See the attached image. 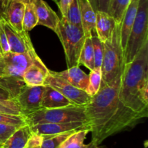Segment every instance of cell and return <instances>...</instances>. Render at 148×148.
I'll list each match as a JSON object with an SVG mask.
<instances>
[{"label": "cell", "mask_w": 148, "mask_h": 148, "mask_svg": "<svg viewBox=\"0 0 148 148\" xmlns=\"http://www.w3.org/2000/svg\"><path fill=\"white\" fill-rule=\"evenodd\" d=\"M121 75L115 81L101 86L85 105L87 124L92 142L100 145L106 139L135 126L142 115L130 110L119 99Z\"/></svg>", "instance_id": "6da1fadb"}, {"label": "cell", "mask_w": 148, "mask_h": 148, "mask_svg": "<svg viewBox=\"0 0 148 148\" xmlns=\"http://www.w3.org/2000/svg\"><path fill=\"white\" fill-rule=\"evenodd\" d=\"M119 99L130 110L143 118L148 116V41L132 62L124 64Z\"/></svg>", "instance_id": "7a4b0ae2"}, {"label": "cell", "mask_w": 148, "mask_h": 148, "mask_svg": "<svg viewBox=\"0 0 148 148\" xmlns=\"http://www.w3.org/2000/svg\"><path fill=\"white\" fill-rule=\"evenodd\" d=\"M40 60L36 51L27 53L8 52L0 58V86L10 93L12 100L25 86L23 75L32 64Z\"/></svg>", "instance_id": "3957f363"}, {"label": "cell", "mask_w": 148, "mask_h": 148, "mask_svg": "<svg viewBox=\"0 0 148 148\" xmlns=\"http://www.w3.org/2000/svg\"><path fill=\"white\" fill-rule=\"evenodd\" d=\"M121 23H117L111 37L103 43V57L101 65V86L107 85L122 74L124 66V51L120 35Z\"/></svg>", "instance_id": "277c9868"}, {"label": "cell", "mask_w": 148, "mask_h": 148, "mask_svg": "<svg viewBox=\"0 0 148 148\" xmlns=\"http://www.w3.org/2000/svg\"><path fill=\"white\" fill-rule=\"evenodd\" d=\"M24 115L26 119V123L29 126H33L38 123L87 122L85 105H77L74 104L59 108H41Z\"/></svg>", "instance_id": "5b68a950"}, {"label": "cell", "mask_w": 148, "mask_h": 148, "mask_svg": "<svg viewBox=\"0 0 148 148\" xmlns=\"http://www.w3.org/2000/svg\"><path fill=\"white\" fill-rule=\"evenodd\" d=\"M55 33L64 47L67 68L79 65V55L86 39L82 28L70 24L62 17Z\"/></svg>", "instance_id": "8992f818"}, {"label": "cell", "mask_w": 148, "mask_h": 148, "mask_svg": "<svg viewBox=\"0 0 148 148\" xmlns=\"http://www.w3.org/2000/svg\"><path fill=\"white\" fill-rule=\"evenodd\" d=\"M147 41H148V0H139L135 20L124 51V64L133 60Z\"/></svg>", "instance_id": "52a82bcc"}, {"label": "cell", "mask_w": 148, "mask_h": 148, "mask_svg": "<svg viewBox=\"0 0 148 148\" xmlns=\"http://www.w3.org/2000/svg\"><path fill=\"white\" fill-rule=\"evenodd\" d=\"M43 86H49L55 89L67 98L72 104L77 105H85L91 99L85 91L73 86L66 80L56 75L51 71H49Z\"/></svg>", "instance_id": "ba28073f"}, {"label": "cell", "mask_w": 148, "mask_h": 148, "mask_svg": "<svg viewBox=\"0 0 148 148\" xmlns=\"http://www.w3.org/2000/svg\"><path fill=\"white\" fill-rule=\"evenodd\" d=\"M0 17L7 36L8 44L10 46V52L13 53L23 54L35 51L27 31H18L11 25L9 24L1 15Z\"/></svg>", "instance_id": "9c48e42d"}, {"label": "cell", "mask_w": 148, "mask_h": 148, "mask_svg": "<svg viewBox=\"0 0 148 148\" xmlns=\"http://www.w3.org/2000/svg\"><path fill=\"white\" fill-rule=\"evenodd\" d=\"M43 90L44 86H25L13 100H14L17 105L20 107L23 114H27L41 109V100Z\"/></svg>", "instance_id": "30bf717a"}, {"label": "cell", "mask_w": 148, "mask_h": 148, "mask_svg": "<svg viewBox=\"0 0 148 148\" xmlns=\"http://www.w3.org/2000/svg\"><path fill=\"white\" fill-rule=\"evenodd\" d=\"M25 6L23 3L12 0H0V15L18 31H23V19Z\"/></svg>", "instance_id": "8fae6325"}, {"label": "cell", "mask_w": 148, "mask_h": 148, "mask_svg": "<svg viewBox=\"0 0 148 148\" xmlns=\"http://www.w3.org/2000/svg\"><path fill=\"white\" fill-rule=\"evenodd\" d=\"M30 126L32 132L41 136L58 134L64 132L79 130V129H89L87 122L85 121L38 123Z\"/></svg>", "instance_id": "7c38bea8"}, {"label": "cell", "mask_w": 148, "mask_h": 148, "mask_svg": "<svg viewBox=\"0 0 148 148\" xmlns=\"http://www.w3.org/2000/svg\"><path fill=\"white\" fill-rule=\"evenodd\" d=\"M38 16V25L44 26L56 31L60 18L44 0H32Z\"/></svg>", "instance_id": "4fadbf2b"}, {"label": "cell", "mask_w": 148, "mask_h": 148, "mask_svg": "<svg viewBox=\"0 0 148 148\" xmlns=\"http://www.w3.org/2000/svg\"><path fill=\"white\" fill-rule=\"evenodd\" d=\"M49 72V70L40 59L32 64L26 69L23 75V81L25 85L28 86H43Z\"/></svg>", "instance_id": "5bb4252c"}, {"label": "cell", "mask_w": 148, "mask_h": 148, "mask_svg": "<svg viewBox=\"0 0 148 148\" xmlns=\"http://www.w3.org/2000/svg\"><path fill=\"white\" fill-rule=\"evenodd\" d=\"M95 20V33L101 42L106 41L112 34L117 23L108 13L97 12Z\"/></svg>", "instance_id": "9a60e30c"}, {"label": "cell", "mask_w": 148, "mask_h": 148, "mask_svg": "<svg viewBox=\"0 0 148 148\" xmlns=\"http://www.w3.org/2000/svg\"><path fill=\"white\" fill-rule=\"evenodd\" d=\"M55 74L66 80L73 86L85 91L88 85V74L80 69L79 65H76L61 72H55Z\"/></svg>", "instance_id": "2e32d148"}, {"label": "cell", "mask_w": 148, "mask_h": 148, "mask_svg": "<svg viewBox=\"0 0 148 148\" xmlns=\"http://www.w3.org/2000/svg\"><path fill=\"white\" fill-rule=\"evenodd\" d=\"M139 0H131L128 7L126 10L123 16L120 28V35H121V43L123 51H124L127 45L128 37L130 36V31L132 30L136 14L137 12Z\"/></svg>", "instance_id": "e0dca14e"}, {"label": "cell", "mask_w": 148, "mask_h": 148, "mask_svg": "<svg viewBox=\"0 0 148 148\" xmlns=\"http://www.w3.org/2000/svg\"><path fill=\"white\" fill-rule=\"evenodd\" d=\"M80 9L82 28L85 37H91L95 33L96 13L88 0H78Z\"/></svg>", "instance_id": "ac0fdd59"}, {"label": "cell", "mask_w": 148, "mask_h": 148, "mask_svg": "<svg viewBox=\"0 0 148 148\" xmlns=\"http://www.w3.org/2000/svg\"><path fill=\"white\" fill-rule=\"evenodd\" d=\"M72 103L55 89L44 86L41 100V108L53 109L66 107Z\"/></svg>", "instance_id": "d6986e66"}, {"label": "cell", "mask_w": 148, "mask_h": 148, "mask_svg": "<svg viewBox=\"0 0 148 148\" xmlns=\"http://www.w3.org/2000/svg\"><path fill=\"white\" fill-rule=\"evenodd\" d=\"M32 131L27 123L20 126L1 145L3 148H25Z\"/></svg>", "instance_id": "ffe728a7"}, {"label": "cell", "mask_w": 148, "mask_h": 148, "mask_svg": "<svg viewBox=\"0 0 148 148\" xmlns=\"http://www.w3.org/2000/svg\"><path fill=\"white\" fill-rule=\"evenodd\" d=\"M89 132V129H86L75 131L62 142L59 148H85L88 145H85L84 141Z\"/></svg>", "instance_id": "44dd1931"}, {"label": "cell", "mask_w": 148, "mask_h": 148, "mask_svg": "<svg viewBox=\"0 0 148 148\" xmlns=\"http://www.w3.org/2000/svg\"><path fill=\"white\" fill-rule=\"evenodd\" d=\"M83 65L86 67L90 71H92L95 68L94 66V55L93 48L91 37H87L85 39V43L81 50L79 57V65Z\"/></svg>", "instance_id": "7402d4cb"}, {"label": "cell", "mask_w": 148, "mask_h": 148, "mask_svg": "<svg viewBox=\"0 0 148 148\" xmlns=\"http://www.w3.org/2000/svg\"><path fill=\"white\" fill-rule=\"evenodd\" d=\"M88 76H89V81L85 92L90 97H92L95 95L101 89V82H102L101 68H95L92 71H90Z\"/></svg>", "instance_id": "603a6c76"}, {"label": "cell", "mask_w": 148, "mask_h": 148, "mask_svg": "<svg viewBox=\"0 0 148 148\" xmlns=\"http://www.w3.org/2000/svg\"><path fill=\"white\" fill-rule=\"evenodd\" d=\"M130 0H111L108 14L112 16L116 23H121Z\"/></svg>", "instance_id": "cb8c5ba5"}, {"label": "cell", "mask_w": 148, "mask_h": 148, "mask_svg": "<svg viewBox=\"0 0 148 148\" xmlns=\"http://www.w3.org/2000/svg\"><path fill=\"white\" fill-rule=\"evenodd\" d=\"M38 25V16L33 3L25 6L24 15L23 19V28L25 31L32 30Z\"/></svg>", "instance_id": "d4e9b609"}, {"label": "cell", "mask_w": 148, "mask_h": 148, "mask_svg": "<svg viewBox=\"0 0 148 148\" xmlns=\"http://www.w3.org/2000/svg\"><path fill=\"white\" fill-rule=\"evenodd\" d=\"M65 19L70 24L77 26L79 28H82V21H81L80 9H79V1L78 0H73L69 6L66 15L64 16Z\"/></svg>", "instance_id": "484cf974"}, {"label": "cell", "mask_w": 148, "mask_h": 148, "mask_svg": "<svg viewBox=\"0 0 148 148\" xmlns=\"http://www.w3.org/2000/svg\"><path fill=\"white\" fill-rule=\"evenodd\" d=\"M74 131H71L64 132L58 134L43 136L41 148H59L62 142Z\"/></svg>", "instance_id": "4316f807"}, {"label": "cell", "mask_w": 148, "mask_h": 148, "mask_svg": "<svg viewBox=\"0 0 148 148\" xmlns=\"http://www.w3.org/2000/svg\"><path fill=\"white\" fill-rule=\"evenodd\" d=\"M91 40L93 48L94 66L95 68H101L103 57V43L100 41L96 36V33L92 35Z\"/></svg>", "instance_id": "83f0119b"}, {"label": "cell", "mask_w": 148, "mask_h": 148, "mask_svg": "<svg viewBox=\"0 0 148 148\" xmlns=\"http://www.w3.org/2000/svg\"><path fill=\"white\" fill-rule=\"evenodd\" d=\"M0 113L16 115H24L20 107L13 100L0 102Z\"/></svg>", "instance_id": "f1b7e54d"}, {"label": "cell", "mask_w": 148, "mask_h": 148, "mask_svg": "<svg viewBox=\"0 0 148 148\" xmlns=\"http://www.w3.org/2000/svg\"><path fill=\"white\" fill-rule=\"evenodd\" d=\"M0 123L14 125V126H23L26 124V119L24 115H16L0 113Z\"/></svg>", "instance_id": "f546056e"}, {"label": "cell", "mask_w": 148, "mask_h": 148, "mask_svg": "<svg viewBox=\"0 0 148 148\" xmlns=\"http://www.w3.org/2000/svg\"><path fill=\"white\" fill-rule=\"evenodd\" d=\"M19 127L20 126H14V125L7 124V123H0V147Z\"/></svg>", "instance_id": "4dcf8cb0"}, {"label": "cell", "mask_w": 148, "mask_h": 148, "mask_svg": "<svg viewBox=\"0 0 148 148\" xmlns=\"http://www.w3.org/2000/svg\"><path fill=\"white\" fill-rule=\"evenodd\" d=\"M88 1L95 12H104L108 13L109 12L111 0H88Z\"/></svg>", "instance_id": "1f68e13d"}, {"label": "cell", "mask_w": 148, "mask_h": 148, "mask_svg": "<svg viewBox=\"0 0 148 148\" xmlns=\"http://www.w3.org/2000/svg\"><path fill=\"white\" fill-rule=\"evenodd\" d=\"M0 50H1V55L10 52V46L8 44L4 27L1 23V17H0Z\"/></svg>", "instance_id": "d6a6232c"}, {"label": "cell", "mask_w": 148, "mask_h": 148, "mask_svg": "<svg viewBox=\"0 0 148 148\" xmlns=\"http://www.w3.org/2000/svg\"><path fill=\"white\" fill-rule=\"evenodd\" d=\"M72 1L73 0H59V1H56L61 14H62V17H64L66 15L68 8H69V6L70 5Z\"/></svg>", "instance_id": "836d02e7"}, {"label": "cell", "mask_w": 148, "mask_h": 148, "mask_svg": "<svg viewBox=\"0 0 148 148\" xmlns=\"http://www.w3.org/2000/svg\"><path fill=\"white\" fill-rule=\"evenodd\" d=\"M12 100L10 93L0 86V102L7 101V100Z\"/></svg>", "instance_id": "e575fe53"}, {"label": "cell", "mask_w": 148, "mask_h": 148, "mask_svg": "<svg viewBox=\"0 0 148 148\" xmlns=\"http://www.w3.org/2000/svg\"><path fill=\"white\" fill-rule=\"evenodd\" d=\"M85 148H102V147H101L99 145H96V144H95L94 142H92V141H91L89 144H88V146H87Z\"/></svg>", "instance_id": "d590c367"}, {"label": "cell", "mask_w": 148, "mask_h": 148, "mask_svg": "<svg viewBox=\"0 0 148 148\" xmlns=\"http://www.w3.org/2000/svg\"><path fill=\"white\" fill-rule=\"evenodd\" d=\"M12 1H20V2L23 3V4H30V3H31V2H32V0H12Z\"/></svg>", "instance_id": "8d00e7d4"}, {"label": "cell", "mask_w": 148, "mask_h": 148, "mask_svg": "<svg viewBox=\"0 0 148 148\" xmlns=\"http://www.w3.org/2000/svg\"><path fill=\"white\" fill-rule=\"evenodd\" d=\"M25 148H41V146H32V145H25Z\"/></svg>", "instance_id": "74e56055"}, {"label": "cell", "mask_w": 148, "mask_h": 148, "mask_svg": "<svg viewBox=\"0 0 148 148\" xmlns=\"http://www.w3.org/2000/svg\"><path fill=\"white\" fill-rule=\"evenodd\" d=\"M1 53L0 52V58H1Z\"/></svg>", "instance_id": "f35d334b"}, {"label": "cell", "mask_w": 148, "mask_h": 148, "mask_svg": "<svg viewBox=\"0 0 148 148\" xmlns=\"http://www.w3.org/2000/svg\"><path fill=\"white\" fill-rule=\"evenodd\" d=\"M0 148H3V147H0Z\"/></svg>", "instance_id": "ab89813d"}, {"label": "cell", "mask_w": 148, "mask_h": 148, "mask_svg": "<svg viewBox=\"0 0 148 148\" xmlns=\"http://www.w3.org/2000/svg\"><path fill=\"white\" fill-rule=\"evenodd\" d=\"M145 148H147V147H145Z\"/></svg>", "instance_id": "60d3db41"}, {"label": "cell", "mask_w": 148, "mask_h": 148, "mask_svg": "<svg viewBox=\"0 0 148 148\" xmlns=\"http://www.w3.org/2000/svg\"><path fill=\"white\" fill-rule=\"evenodd\" d=\"M0 52H1V50H0Z\"/></svg>", "instance_id": "b9f144b4"}, {"label": "cell", "mask_w": 148, "mask_h": 148, "mask_svg": "<svg viewBox=\"0 0 148 148\" xmlns=\"http://www.w3.org/2000/svg\"><path fill=\"white\" fill-rule=\"evenodd\" d=\"M130 1H131V0H130Z\"/></svg>", "instance_id": "7bdbcfd3"}]
</instances>
